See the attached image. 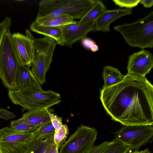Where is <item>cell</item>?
<instances>
[{"mask_svg": "<svg viewBox=\"0 0 153 153\" xmlns=\"http://www.w3.org/2000/svg\"><path fill=\"white\" fill-rule=\"evenodd\" d=\"M112 119L124 126L153 125V86L145 77L127 74L120 83L100 91Z\"/></svg>", "mask_w": 153, "mask_h": 153, "instance_id": "1", "label": "cell"}, {"mask_svg": "<svg viewBox=\"0 0 153 153\" xmlns=\"http://www.w3.org/2000/svg\"><path fill=\"white\" fill-rule=\"evenodd\" d=\"M95 0H42L35 19L68 15L81 20L92 7Z\"/></svg>", "mask_w": 153, "mask_h": 153, "instance_id": "2", "label": "cell"}, {"mask_svg": "<svg viewBox=\"0 0 153 153\" xmlns=\"http://www.w3.org/2000/svg\"><path fill=\"white\" fill-rule=\"evenodd\" d=\"M8 94L12 102L29 111L48 109L61 102L60 94L51 90H11Z\"/></svg>", "mask_w": 153, "mask_h": 153, "instance_id": "3", "label": "cell"}, {"mask_svg": "<svg viewBox=\"0 0 153 153\" xmlns=\"http://www.w3.org/2000/svg\"><path fill=\"white\" fill-rule=\"evenodd\" d=\"M25 33L33 42L34 52L31 71L39 83L42 85L46 82V74L49 69L57 44L54 39L48 36L36 38L27 29Z\"/></svg>", "mask_w": 153, "mask_h": 153, "instance_id": "4", "label": "cell"}, {"mask_svg": "<svg viewBox=\"0 0 153 153\" xmlns=\"http://www.w3.org/2000/svg\"><path fill=\"white\" fill-rule=\"evenodd\" d=\"M114 29L132 47L142 49L153 47V11L134 22L116 26Z\"/></svg>", "mask_w": 153, "mask_h": 153, "instance_id": "5", "label": "cell"}, {"mask_svg": "<svg viewBox=\"0 0 153 153\" xmlns=\"http://www.w3.org/2000/svg\"><path fill=\"white\" fill-rule=\"evenodd\" d=\"M12 35L10 29L8 30L3 37L0 47V78L9 91L16 90V76L20 64Z\"/></svg>", "mask_w": 153, "mask_h": 153, "instance_id": "6", "label": "cell"}, {"mask_svg": "<svg viewBox=\"0 0 153 153\" xmlns=\"http://www.w3.org/2000/svg\"><path fill=\"white\" fill-rule=\"evenodd\" d=\"M153 126H124L116 132L115 138L129 146L131 150H138L142 146L152 142Z\"/></svg>", "mask_w": 153, "mask_h": 153, "instance_id": "7", "label": "cell"}, {"mask_svg": "<svg viewBox=\"0 0 153 153\" xmlns=\"http://www.w3.org/2000/svg\"><path fill=\"white\" fill-rule=\"evenodd\" d=\"M97 135L96 129L81 125L62 145L59 153H87L94 146Z\"/></svg>", "mask_w": 153, "mask_h": 153, "instance_id": "8", "label": "cell"}, {"mask_svg": "<svg viewBox=\"0 0 153 153\" xmlns=\"http://www.w3.org/2000/svg\"><path fill=\"white\" fill-rule=\"evenodd\" d=\"M33 137V132H18L8 127L0 129V153H23Z\"/></svg>", "mask_w": 153, "mask_h": 153, "instance_id": "9", "label": "cell"}, {"mask_svg": "<svg viewBox=\"0 0 153 153\" xmlns=\"http://www.w3.org/2000/svg\"><path fill=\"white\" fill-rule=\"evenodd\" d=\"M153 67V56L149 51L142 49L129 57L127 67L128 73L145 77Z\"/></svg>", "mask_w": 153, "mask_h": 153, "instance_id": "10", "label": "cell"}, {"mask_svg": "<svg viewBox=\"0 0 153 153\" xmlns=\"http://www.w3.org/2000/svg\"><path fill=\"white\" fill-rule=\"evenodd\" d=\"M95 22L80 23L75 21L62 27L65 45L71 46L75 42L86 37L89 32L97 31Z\"/></svg>", "mask_w": 153, "mask_h": 153, "instance_id": "11", "label": "cell"}, {"mask_svg": "<svg viewBox=\"0 0 153 153\" xmlns=\"http://www.w3.org/2000/svg\"><path fill=\"white\" fill-rule=\"evenodd\" d=\"M12 37L15 51L20 63L28 68L31 67L34 52L33 41L20 33L12 34Z\"/></svg>", "mask_w": 153, "mask_h": 153, "instance_id": "12", "label": "cell"}, {"mask_svg": "<svg viewBox=\"0 0 153 153\" xmlns=\"http://www.w3.org/2000/svg\"><path fill=\"white\" fill-rule=\"evenodd\" d=\"M17 90L27 89L42 90L41 85L34 76L29 68L20 63L15 79Z\"/></svg>", "mask_w": 153, "mask_h": 153, "instance_id": "13", "label": "cell"}, {"mask_svg": "<svg viewBox=\"0 0 153 153\" xmlns=\"http://www.w3.org/2000/svg\"><path fill=\"white\" fill-rule=\"evenodd\" d=\"M132 12V10L127 8L105 10L96 21L97 31L109 32V26L112 22L121 17L131 14Z\"/></svg>", "mask_w": 153, "mask_h": 153, "instance_id": "14", "label": "cell"}, {"mask_svg": "<svg viewBox=\"0 0 153 153\" xmlns=\"http://www.w3.org/2000/svg\"><path fill=\"white\" fill-rule=\"evenodd\" d=\"M30 29L34 32L53 39L60 45H65L61 28L41 25L35 20L30 25Z\"/></svg>", "mask_w": 153, "mask_h": 153, "instance_id": "15", "label": "cell"}, {"mask_svg": "<svg viewBox=\"0 0 153 153\" xmlns=\"http://www.w3.org/2000/svg\"><path fill=\"white\" fill-rule=\"evenodd\" d=\"M54 143L53 134L37 139L33 138L23 153H48Z\"/></svg>", "mask_w": 153, "mask_h": 153, "instance_id": "16", "label": "cell"}, {"mask_svg": "<svg viewBox=\"0 0 153 153\" xmlns=\"http://www.w3.org/2000/svg\"><path fill=\"white\" fill-rule=\"evenodd\" d=\"M48 109L29 111L19 119L23 123L37 128L50 121Z\"/></svg>", "mask_w": 153, "mask_h": 153, "instance_id": "17", "label": "cell"}, {"mask_svg": "<svg viewBox=\"0 0 153 153\" xmlns=\"http://www.w3.org/2000/svg\"><path fill=\"white\" fill-rule=\"evenodd\" d=\"M102 74L104 81L103 88H107L120 83L123 80L125 76L117 68L109 65L104 67Z\"/></svg>", "mask_w": 153, "mask_h": 153, "instance_id": "18", "label": "cell"}, {"mask_svg": "<svg viewBox=\"0 0 153 153\" xmlns=\"http://www.w3.org/2000/svg\"><path fill=\"white\" fill-rule=\"evenodd\" d=\"M74 18L68 15H61L46 19H35L39 24L45 26L62 28L63 26L73 23Z\"/></svg>", "mask_w": 153, "mask_h": 153, "instance_id": "19", "label": "cell"}, {"mask_svg": "<svg viewBox=\"0 0 153 153\" xmlns=\"http://www.w3.org/2000/svg\"><path fill=\"white\" fill-rule=\"evenodd\" d=\"M106 9V7L102 1L95 0L91 9L79 22L85 23L96 21Z\"/></svg>", "mask_w": 153, "mask_h": 153, "instance_id": "20", "label": "cell"}, {"mask_svg": "<svg viewBox=\"0 0 153 153\" xmlns=\"http://www.w3.org/2000/svg\"><path fill=\"white\" fill-rule=\"evenodd\" d=\"M130 149L129 146L115 138L101 153H127Z\"/></svg>", "mask_w": 153, "mask_h": 153, "instance_id": "21", "label": "cell"}, {"mask_svg": "<svg viewBox=\"0 0 153 153\" xmlns=\"http://www.w3.org/2000/svg\"><path fill=\"white\" fill-rule=\"evenodd\" d=\"M33 132V138L37 139L54 134L55 129L50 121L38 127Z\"/></svg>", "mask_w": 153, "mask_h": 153, "instance_id": "22", "label": "cell"}, {"mask_svg": "<svg viewBox=\"0 0 153 153\" xmlns=\"http://www.w3.org/2000/svg\"><path fill=\"white\" fill-rule=\"evenodd\" d=\"M69 133L68 127L65 124H62L58 130L55 131L53 134L54 143L58 146L59 149L66 141V139Z\"/></svg>", "mask_w": 153, "mask_h": 153, "instance_id": "23", "label": "cell"}, {"mask_svg": "<svg viewBox=\"0 0 153 153\" xmlns=\"http://www.w3.org/2000/svg\"><path fill=\"white\" fill-rule=\"evenodd\" d=\"M10 128L17 131L29 133L33 131L37 127L26 124L19 119L11 121Z\"/></svg>", "mask_w": 153, "mask_h": 153, "instance_id": "24", "label": "cell"}, {"mask_svg": "<svg viewBox=\"0 0 153 153\" xmlns=\"http://www.w3.org/2000/svg\"><path fill=\"white\" fill-rule=\"evenodd\" d=\"M54 110L51 108H48L47 112L50 121L55 129V131L58 130L62 125V118L58 117L54 114Z\"/></svg>", "mask_w": 153, "mask_h": 153, "instance_id": "25", "label": "cell"}, {"mask_svg": "<svg viewBox=\"0 0 153 153\" xmlns=\"http://www.w3.org/2000/svg\"><path fill=\"white\" fill-rule=\"evenodd\" d=\"M140 0H113L114 4L119 6L131 9L137 6Z\"/></svg>", "mask_w": 153, "mask_h": 153, "instance_id": "26", "label": "cell"}, {"mask_svg": "<svg viewBox=\"0 0 153 153\" xmlns=\"http://www.w3.org/2000/svg\"><path fill=\"white\" fill-rule=\"evenodd\" d=\"M11 22V19L6 17L0 23V47L3 37L6 31L10 29Z\"/></svg>", "mask_w": 153, "mask_h": 153, "instance_id": "27", "label": "cell"}, {"mask_svg": "<svg viewBox=\"0 0 153 153\" xmlns=\"http://www.w3.org/2000/svg\"><path fill=\"white\" fill-rule=\"evenodd\" d=\"M81 40L82 45L86 49L94 52L98 50V46L96 43L91 39L85 37Z\"/></svg>", "mask_w": 153, "mask_h": 153, "instance_id": "28", "label": "cell"}, {"mask_svg": "<svg viewBox=\"0 0 153 153\" xmlns=\"http://www.w3.org/2000/svg\"><path fill=\"white\" fill-rule=\"evenodd\" d=\"M110 142L105 141L97 146L94 145L87 153H101L108 145Z\"/></svg>", "mask_w": 153, "mask_h": 153, "instance_id": "29", "label": "cell"}, {"mask_svg": "<svg viewBox=\"0 0 153 153\" xmlns=\"http://www.w3.org/2000/svg\"><path fill=\"white\" fill-rule=\"evenodd\" d=\"M15 117V115L12 113L3 108L0 109V118L8 120Z\"/></svg>", "mask_w": 153, "mask_h": 153, "instance_id": "30", "label": "cell"}, {"mask_svg": "<svg viewBox=\"0 0 153 153\" xmlns=\"http://www.w3.org/2000/svg\"><path fill=\"white\" fill-rule=\"evenodd\" d=\"M140 3L146 8H150L153 5V0H140Z\"/></svg>", "mask_w": 153, "mask_h": 153, "instance_id": "31", "label": "cell"}, {"mask_svg": "<svg viewBox=\"0 0 153 153\" xmlns=\"http://www.w3.org/2000/svg\"><path fill=\"white\" fill-rule=\"evenodd\" d=\"M59 147L54 143L52 146L48 153H59Z\"/></svg>", "mask_w": 153, "mask_h": 153, "instance_id": "32", "label": "cell"}, {"mask_svg": "<svg viewBox=\"0 0 153 153\" xmlns=\"http://www.w3.org/2000/svg\"><path fill=\"white\" fill-rule=\"evenodd\" d=\"M127 153H151L148 149H147L139 151L138 150H134L133 151L130 149Z\"/></svg>", "mask_w": 153, "mask_h": 153, "instance_id": "33", "label": "cell"}, {"mask_svg": "<svg viewBox=\"0 0 153 153\" xmlns=\"http://www.w3.org/2000/svg\"></svg>", "mask_w": 153, "mask_h": 153, "instance_id": "34", "label": "cell"}]
</instances>
